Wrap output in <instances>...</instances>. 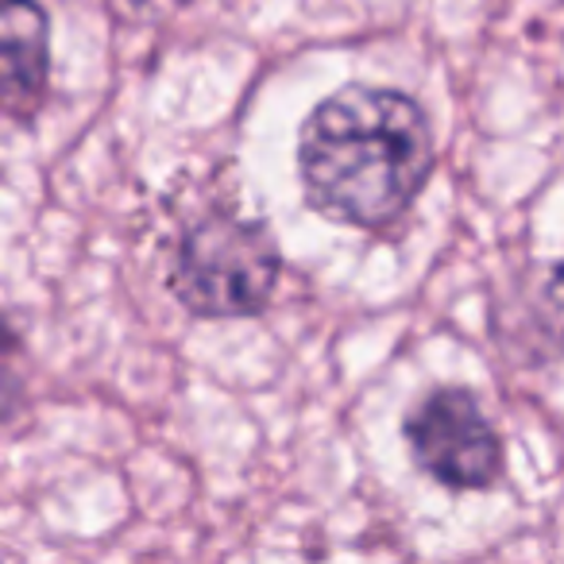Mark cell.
<instances>
[{"label":"cell","mask_w":564,"mask_h":564,"mask_svg":"<svg viewBox=\"0 0 564 564\" xmlns=\"http://www.w3.org/2000/svg\"><path fill=\"white\" fill-rule=\"evenodd\" d=\"M437 166L430 112L391 86L348 82L317 101L299 132L306 205L364 232L394 228Z\"/></svg>","instance_id":"1"},{"label":"cell","mask_w":564,"mask_h":564,"mask_svg":"<svg viewBox=\"0 0 564 564\" xmlns=\"http://www.w3.org/2000/svg\"><path fill=\"white\" fill-rule=\"evenodd\" d=\"M12 356H20V337H17V329L4 322V314H0V371H9Z\"/></svg>","instance_id":"5"},{"label":"cell","mask_w":564,"mask_h":564,"mask_svg":"<svg viewBox=\"0 0 564 564\" xmlns=\"http://www.w3.org/2000/svg\"><path fill=\"white\" fill-rule=\"evenodd\" d=\"M417 471L448 491H487L502 479L507 448L468 387H437L402 422Z\"/></svg>","instance_id":"3"},{"label":"cell","mask_w":564,"mask_h":564,"mask_svg":"<svg viewBox=\"0 0 564 564\" xmlns=\"http://www.w3.org/2000/svg\"><path fill=\"white\" fill-rule=\"evenodd\" d=\"M51 94V12L40 0H0V117L35 120Z\"/></svg>","instance_id":"4"},{"label":"cell","mask_w":564,"mask_h":564,"mask_svg":"<svg viewBox=\"0 0 564 564\" xmlns=\"http://www.w3.org/2000/svg\"><path fill=\"white\" fill-rule=\"evenodd\" d=\"M279 274L282 251L267 220L213 213L182 232L171 294L202 322H240L271 306Z\"/></svg>","instance_id":"2"}]
</instances>
